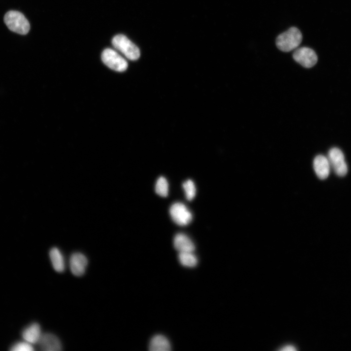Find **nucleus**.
<instances>
[{
  "instance_id": "f257e3e1",
  "label": "nucleus",
  "mask_w": 351,
  "mask_h": 351,
  "mask_svg": "<svg viewBox=\"0 0 351 351\" xmlns=\"http://www.w3.org/2000/svg\"><path fill=\"white\" fill-rule=\"evenodd\" d=\"M302 35L300 30L292 27L276 38V45L281 51L287 52L296 49L301 43Z\"/></svg>"
},
{
  "instance_id": "f03ea898",
  "label": "nucleus",
  "mask_w": 351,
  "mask_h": 351,
  "mask_svg": "<svg viewBox=\"0 0 351 351\" xmlns=\"http://www.w3.org/2000/svg\"><path fill=\"white\" fill-rule=\"evenodd\" d=\"M4 21L8 28L13 32L25 35L30 30V24L24 16L20 12L10 11L6 13Z\"/></svg>"
},
{
  "instance_id": "7ed1b4c3",
  "label": "nucleus",
  "mask_w": 351,
  "mask_h": 351,
  "mask_svg": "<svg viewBox=\"0 0 351 351\" xmlns=\"http://www.w3.org/2000/svg\"><path fill=\"white\" fill-rule=\"evenodd\" d=\"M114 47L126 58L131 60H136L140 57L139 48L125 36L119 34L112 39Z\"/></svg>"
},
{
  "instance_id": "20e7f679",
  "label": "nucleus",
  "mask_w": 351,
  "mask_h": 351,
  "mask_svg": "<svg viewBox=\"0 0 351 351\" xmlns=\"http://www.w3.org/2000/svg\"><path fill=\"white\" fill-rule=\"evenodd\" d=\"M101 59L106 66L117 72H123L128 67L126 60L117 51L111 48L105 49L102 52Z\"/></svg>"
},
{
  "instance_id": "39448f33",
  "label": "nucleus",
  "mask_w": 351,
  "mask_h": 351,
  "mask_svg": "<svg viewBox=\"0 0 351 351\" xmlns=\"http://www.w3.org/2000/svg\"><path fill=\"white\" fill-rule=\"evenodd\" d=\"M327 158L331 168L339 176H345L348 172V167L344 155L342 151L336 147L331 148L328 152Z\"/></svg>"
},
{
  "instance_id": "423d86ee",
  "label": "nucleus",
  "mask_w": 351,
  "mask_h": 351,
  "mask_svg": "<svg viewBox=\"0 0 351 351\" xmlns=\"http://www.w3.org/2000/svg\"><path fill=\"white\" fill-rule=\"evenodd\" d=\"M170 214L174 222L179 226H186L192 220V214L187 207L181 202L173 204L169 210Z\"/></svg>"
},
{
  "instance_id": "0eeeda50",
  "label": "nucleus",
  "mask_w": 351,
  "mask_h": 351,
  "mask_svg": "<svg viewBox=\"0 0 351 351\" xmlns=\"http://www.w3.org/2000/svg\"><path fill=\"white\" fill-rule=\"evenodd\" d=\"M292 57L297 62L307 68L312 67L317 61V56L315 52L306 47L295 49Z\"/></svg>"
},
{
  "instance_id": "6e6552de",
  "label": "nucleus",
  "mask_w": 351,
  "mask_h": 351,
  "mask_svg": "<svg viewBox=\"0 0 351 351\" xmlns=\"http://www.w3.org/2000/svg\"><path fill=\"white\" fill-rule=\"evenodd\" d=\"M88 265V259L82 253H73L69 259V266L72 274L80 276L84 274Z\"/></svg>"
},
{
  "instance_id": "1a4fd4ad",
  "label": "nucleus",
  "mask_w": 351,
  "mask_h": 351,
  "mask_svg": "<svg viewBox=\"0 0 351 351\" xmlns=\"http://www.w3.org/2000/svg\"><path fill=\"white\" fill-rule=\"evenodd\" d=\"M38 344L41 350L44 351H60L62 347L58 337L49 332L42 334Z\"/></svg>"
},
{
  "instance_id": "9d476101",
  "label": "nucleus",
  "mask_w": 351,
  "mask_h": 351,
  "mask_svg": "<svg viewBox=\"0 0 351 351\" xmlns=\"http://www.w3.org/2000/svg\"><path fill=\"white\" fill-rule=\"evenodd\" d=\"M313 166L319 178L325 179L329 176L331 168L327 157L322 155L316 156L313 159Z\"/></svg>"
},
{
  "instance_id": "9b49d317",
  "label": "nucleus",
  "mask_w": 351,
  "mask_h": 351,
  "mask_svg": "<svg viewBox=\"0 0 351 351\" xmlns=\"http://www.w3.org/2000/svg\"><path fill=\"white\" fill-rule=\"evenodd\" d=\"M42 334L39 325L34 323L25 328L21 335L24 340L33 345L39 342Z\"/></svg>"
},
{
  "instance_id": "f8f14e48",
  "label": "nucleus",
  "mask_w": 351,
  "mask_h": 351,
  "mask_svg": "<svg viewBox=\"0 0 351 351\" xmlns=\"http://www.w3.org/2000/svg\"><path fill=\"white\" fill-rule=\"evenodd\" d=\"M174 246L179 252H193L195 249V244L187 235L178 233L174 238Z\"/></svg>"
},
{
  "instance_id": "ddd939ff",
  "label": "nucleus",
  "mask_w": 351,
  "mask_h": 351,
  "mask_svg": "<svg viewBox=\"0 0 351 351\" xmlns=\"http://www.w3.org/2000/svg\"><path fill=\"white\" fill-rule=\"evenodd\" d=\"M151 351H170L171 345L168 339L164 335L157 334L151 339L149 344Z\"/></svg>"
},
{
  "instance_id": "4468645a",
  "label": "nucleus",
  "mask_w": 351,
  "mask_h": 351,
  "mask_svg": "<svg viewBox=\"0 0 351 351\" xmlns=\"http://www.w3.org/2000/svg\"><path fill=\"white\" fill-rule=\"evenodd\" d=\"M49 255L54 269L58 273L63 272L65 269V263L60 250L57 247H53L50 249Z\"/></svg>"
},
{
  "instance_id": "2eb2a0df",
  "label": "nucleus",
  "mask_w": 351,
  "mask_h": 351,
  "mask_svg": "<svg viewBox=\"0 0 351 351\" xmlns=\"http://www.w3.org/2000/svg\"><path fill=\"white\" fill-rule=\"evenodd\" d=\"M178 258L180 263L184 266L194 267L197 263V258L192 252H179Z\"/></svg>"
},
{
  "instance_id": "dca6fc26",
  "label": "nucleus",
  "mask_w": 351,
  "mask_h": 351,
  "mask_svg": "<svg viewBox=\"0 0 351 351\" xmlns=\"http://www.w3.org/2000/svg\"><path fill=\"white\" fill-rule=\"evenodd\" d=\"M155 191L159 195L166 197L168 193V183L166 179L163 177H159L156 184Z\"/></svg>"
},
{
  "instance_id": "f3484780",
  "label": "nucleus",
  "mask_w": 351,
  "mask_h": 351,
  "mask_svg": "<svg viewBox=\"0 0 351 351\" xmlns=\"http://www.w3.org/2000/svg\"><path fill=\"white\" fill-rule=\"evenodd\" d=\"M182 187L187 199L189 201L193 199L196 193V189L194 182L191 179L187 180L183 183Z\"/></svg>"
},
{
  "instance_id": "a211bd4d",
  "label": "nucleus",
  "mask_w": 351,
  "mask_h": 351,
  "mask_svg": "<svg viewBox=\"0 0 351 351\" xmlns=\"http://www.w3.org/2000/svg\"><path fill=\"white\" fill-rule=\"evenodd\" d=\"M34 350L32 344L25 340L15 343L10 348L11 351H33Z\"/></svg>"
}]
</instances>
